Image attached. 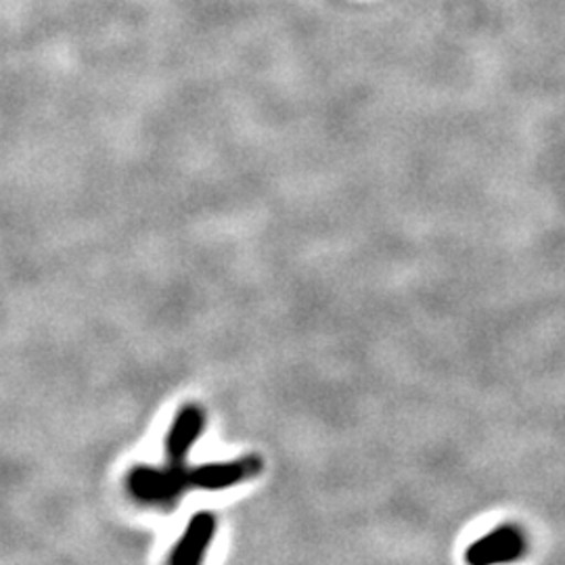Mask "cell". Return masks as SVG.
Masks as SVG:
<instances>
[{
    "label": "cell",
    "mask_w": 565,
    "mask_h": 565,
    "mask_svg": "<svg viewBox=\"0 0 565 565\" xmlns=\"http://www.w3.org/2000/svg\"><path fill=\"white\" fill-rule=\"evenodd\" d=\"M525 534L513 524L497 525L465 551V562L473 565L511 564L524 557Z\"/></svg>",
    "instance_id": "3957f363"
},
{
    "label": "cell",
    "mask_w": 565,
    "mask_h": 565,
    "mask_svg": "<svg viewBox=\"0 0 565 565\" xmlns=\"http://www.w3.org/2000/svg\"><path fill=\"white\" fill-rule=\"evenodd\" d=\"M203 429H205V411L202 406L198 403L182 404L168 427V434L163 440L166 461L172 465L186 463V457L202 438Z\"/></svg>",
    "instance_id": "277c9868"
},
{
    "label": "cell",
    "mask_w": 565,
    "mask_h": 565,
    "mask_svg": "<svg viewBox=\"0 0 565 565\" xmlns=\"http://www.w3.org/2000/svg\"><path fill=\"white\" fill-rule=\"evenodd\" d=\"M216 530H218L216 515L212 511H198L189 520V524L184 525L181 539L172 546V551L168 555V564H202L214 536H216Z\"/></svg>",
    "instance_id": "5b68a950"
},
{
    "label": "cell",
    "mask_w": 565,
    "mask_h": 565,
    "mask_svg": "<svg viewBox=\"0 0 565 565\" xmlns=\"http://www.w3.org/2000/svg\"><path fill=\"white\" fill-rule=\"evenodd\" d=\"M184 465L186 463H166L163 467L135 465L126 476V488L130 497L141 505L170 509L189 490Z\"/></svg>",
    "instance_id": "6da1fadb"
},
{
    "label": "cell",
    "mask_w": 565,
    "mask_h": 565,
    "mask_svg": "<svg viewBox=\"0 0 565 565\" xmlns=\"http://www.w3.org/2000/svg\"><path fill=\"white\" fill-rule=\"evenodd\" d=\"M264 461L260 455H243L231 461H214V463L184 465V478L189 490H205L218 492L233 486L245 484L252 478L263 473Z\"/></svg>",
    "instance_id": "7a4b0ae2"
}]
</instances>
